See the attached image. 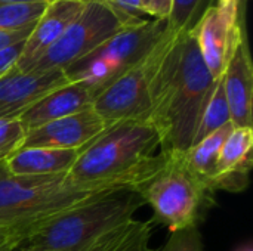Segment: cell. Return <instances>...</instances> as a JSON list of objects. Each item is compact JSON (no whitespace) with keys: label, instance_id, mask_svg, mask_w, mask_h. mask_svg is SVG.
I'll return each instance as SVG.
<instances>
[{"label":"cell","instance_id":"1","mask_svg":"<svg viewBox=\"0 0 253 251\" xmlns=\"http://www.w3.org/2000/svg\"><path fill=\"white\" fill-rule=\"evenodd\" d=\"M150 117L162 138L160 152L182 154L216 86L190 31L168 28L150 53Z\"/></svg>","mask_w":253,"mask_h":251},{"label":"cell","instance_id":"2","mask_svg":"<svg viewBox=\"0 0 253 251\" xmlns=\"http://www.w3.org/2000/svg\"><path fill=\"white\" fill-rule=\"evenodd\" d=\"M160 148L162 138L150 121H119L79 151L67 179L93 191H135L165 164Z\"/></svg>","mask_w":253,"mask_h":251},{"label":"cell","instance_id":"3","mask_svg":"<svg viewBox=\"0 0 253 251\" xmlns=\"http://www.w3.org/2000/svg\"><path fill=\"white\" fill-rule=\"evenodd\" d=\"M142 204L132 189L102 192L37 226L22 246L37 251H84L133 219Z\"/></svg>","mask_w":253,"mask_h":251},{"label":"cell","instance_id":"4","mask_svg":"<svg viewBox=\"0 0 253 251\" xmlns=\"http://www.w3.org/2000/svg\"><path fill=\"white\" fill-rule=\"evenodd\" d=\"M102 192L107 191L73 185L67 175L16 176L0 164V229L30 234L44 222Z\"/></svg>","mask_w":253,"mask_h":251},{"label":"cell","instance_id":"5","mask_svg":"<svg viewBox=\"0 0 253 251\" xmlns=\"http://www.w3.org/2000/svg\"><path fill=\"white\" fill-rule=\"evenodd\" d=\"M135 192L144 204L151 207L154 219L170 232L199 228L213 203V192L185 167L176 154H166L165 164Z\"/></svg>","mask_w":253,"mask_h":251},{"label":"cell","instance_id":"6","mask_svg":"<svg viewBox=\"0 0 253 251\" xmlns=\"http://www.w3.org/2000/svg\"><path fill=\"white\" fill-rule=\"evenodd\" d=\"M168 19H148L125 27L95 50L71 64L64 72L68 81L86 86L93 96L139 64L168 31Z\"/></svg>","mask_w":253,"mask_h":251},{"label":"cell","instance_id":"7","mask_svg":"<svg viewBox=\"0 0 253 251\" xmlns=\"http://www.w3.org/2000/svg\"><path fill=\"white\" fill-rule=\"evenodd\" d=\"M122 28H125L122 22L102 1L90 0L59 40L27 71H65L71 64L95 50Z\"/></svg>","mask_w":253,"mask_h":251},{"label":"cell","instance_id":"8","mask_svg":"<svg viewBox=\"0 0 253 251\" xmlns=\"http://www.w3.org/2000/svg\"><path fill=\"white\" fill-rule=\"evenodd\" d=\"M150 53L93 96L92 108L107 126L129 120L148 121L151 109Z\"/></svg>","mask_w":253,"mask_h":251},{"label":"cell","instance_id":"9","mask_svg":"<svg viewBox=\"0 0 253 251\" xmlns=\"http://www.w3.org/2000/svg\"><path fill=\"white\" fill-rule=\"evenodd\" d=\"M245 30L240 15L211 3L199 21L190 30L196 40L200 56L211 75L218 80L224 75L236 43Z\"/></svg>","mask_w":253,"mask_h":251},{"label":"cell","instance_id":"10","mask_svg":"<svg viewBox=\"0 0 253 251\" xmlns=\"http://www.w3.org/2000/svg\"><path fill=\"white\" fill-rule=\"evenodd\" d=\"M107 123L93 111V108L53 120L25 133L21 149L24 148H55L77 149L84 148L96 138Z\"/></svg>","mask_w":253,"mask_h":251},{"label":"cell","instance_id":"11","mask_svg":"<svg viewBox=\"0 0 253 251\" xmlns=\"http://www.w3.org/2000/svg\"><path fill=\"white\" fill-rule=\"evenodd\" d=\"M67 83L68 78L61 70L25 72L12 67L0 77V120L19 118L36 101Z\"/></svg>","mask_w":253,"mask_h":251},{"label":"cell","instance_id":"12","mask_svg":"<svg viewBox=\"0 0 253 251\" xmlns=\"http://www.w3.org/2000/svg\"><path fill=\"white\" fill-rule=\"evenodd\" d=\"M84 4L80 0H49L27 37L22 53L13 67L19 71H27L59 40L70 24L82 13Z\"/></svg>","mask_w":253,"mask_h":251},{"label":"cell","instance_id":"13","mask_svg":"<svg viewBox=\"0 0 253 251\" xmlns=\"http://www.w3.org/2000/svg\"><path fill=\"white\" fill-rule=\"evenodd\" d=\"M221 78L233 126L253 129V67L245 31L239 37Z\"/></svg>","mask_w":253,"mask_h":251},{"label":"cell","instance_id":"14","mask_svg":"<svg viewBox=\"0 0 253 251\" xmlns=\"http://www.w3.org/2000/svg\"><path fill=\"white\" fill-rule=\"evenodd\" d=\"M252 151L253 129L233 127L218 155L213 192H242L248 188L253 166Z\"/></svg>","mask_w":253,"mask_h":251},{"label":"cell","instance_id":"15","mask_svg":"<svg viewBox=\"0 0 253 251\" xmlns=\"http://www.w3.org/2000/svg\"><path fill=\"white\" fill-rule=\"evenodd\" d=\"M92 101L93 93L86 86L68 81L36 101L19 115L18 120L25 132H28L53 120L87 109L92 107Z\"/></svg>","mask_w":253,"mask_h":251},{"label":"cell","instance_id":"16","mask_svg":"<svg viewBox=\"0 0 253 251\" xmlns=\"http://www.w3.org/2000/svg\"><path fill=\"white\" fill-rule=\"evenodd\" d=\"M77 155V149L24 148L3 164L9 173L16 176H61L68 175Z\"/></svg>","mask_w":253,"mask_h":251},{"label":"cell","instance_id":"17","mask_svg":"<svg viewBox=\"0 0 253 251\" xmlns=\"http://www.w3.org/2000/svg\"><path fill=\"white\" fill-rule=\"evenodd\" d=\"M233 123H228L213 132L212 135L206 136L203 141L197 142L196 145L190 146L185 152L176 154L185 164V167L199 179L202 180L206 188L212 191V182L216 175V164L218 155L224 141L227 139L228 133L233 130ZM215 194V192H213Z\"/></svg>","mask_w":253,"mask_h":251},{"label":"cell","instance_id":"18","mask_svg":"<svg viewBox=\"0 0 253 251\" xmlns=\"http://www.w3.org/2000/svg\"><path fill=\"white\" fill-rule=\"evenodd\" d=\"M231 123V115H230V108L227 104V98L224 93V86H222V78H218L216 86L200 115V121L193 139V145L197 142L203 141L206 136L212 135L222 126ZM191 145V146H193Z\"/></svg>","mask_w":253,"mask_h":251},{"label":"cell","instance_id":"19","mask_svg":"<svg viewBox=\"0 0 253 251\" xmlns=\"http://www.w3.org/2000/svg\"><path fill=\"white\" fill-rule=\"evenodd\" d=\"M205 0H173L172 10L168 18L172 31H190L203 15L200 12Z\"/></svg>","mask_w":253,"mask_h":251},{"label":"cell","instance_id":"20","mask_svg":"<svg viewBox=\"0 0 253 251\" xmlns=\"http://www.w3.org/2000/svg\"><path fill=\"white\" fill-rule=\"evenodd\" d=\"M25 133L18 118L0 120V164L21 149Z\"/></svg>","mask_w":253,"mask_h":251},{"label":"cell","instance_id":"21","mask_svg":"<svg viewBox=\"0 0 253 251\" xmlns=\"http://www.w3.org/2000/svg\"><path fill=\"white\" fill-rule=\"evenodd\" d=\"M102 1L122 22L123 27H133L142 24L151 18L144 15L139 6V0H99Z\"/></svg>","mask_w":253,"mask_h":251},{"label":"cell","instance_id":"22","mask_svg":"<svg viewBox=\"0 0 253 251\" xmlns=\"http://www.w3.org/2000/svg\"><path fill=\"white\" fill-rule=\"evenodd\" d=\"M159 251H205L199 228H187L170 232V237Z\"/></svg>","mask_w":253,"mask_h":251},{"label":"cell","instance_id":"23","mask_svg":"<svg viewBox=\"0 0 253 251\" xmlns=\"http://www.w3.org/2000/svg\"><path fill=\"white\" fill-rule=\"evenodd\" d=\"M173 0H139L141 10L151 19H168Z\"/></svg>","mask_w":253,"mask_h":251},{"label":"cell","instance_id":"24","mask_svg":"<svg viewBox=\"0 0 253 251\" xmlns=\"http://www.w3.org/2000/svg\"><path fill=\"white\" fill-rule=\"evenodd\" d=\"M27 232L19 229H0V251H16L27 240Z\"/></svg>","mask_w":253,"mask_h":251},{"label":"cell","instance_id":"25","mask_svg":"<svg viewBox=\"0 0 253 251\" xmlns=\"http://www.w3.org/2000/svg\"><path fill=\"white\" fill-rule=\"evenodd\" d=\"M34 24L30 25V27L21 28V30H12V31H3V30H0V52L4 50V49H7V47H10V46H15L18 43L25 41L27 37L30 36L33 27H34Z\"/></svg>","mask_w":253,"mask_h":251},{"label":"cell","instance_id":"26","mask_svg":"<svg viewBox=\"0 0 253 251\" xmlns=\"http://www.w3.org/2000/svg\"><path fill=\"white\" fill-rule=\"evenodd\" d=\"M24 43L25 41L18 43L15 46H10V47H7V49H4V50L0 52V77L4 72H7L18 62V59H19V56L22 53Z\"/></svg>","mask_w":253,"mask_h":251},{"label":"cell","instance_id":"27","mask_svg":"<svg viewBox=\"0 0 253 251\" xmlns=\"http://www.w3.org/2000/svg\"><path fill=\"white\" fill-rule=\"evenodd\" d=\"M216 3L227 9V10H233V12H237L240 15V1L239 0H216ZM242 21V19H240Z\"/></svg>","mask_w":253,"mask_h":251},{"label":"cell","instance_id":"28","mask_svg":"<svg viewBox=\"0 0 253 251\" xmlns=\"http://www.w3.org/2000/svg\"><path fill=\"white\" fill-rule=\"evenodd\" d=\"M37 1H49V0H0V3H37Z\"/></svg>","mask_w":253,"mask_h":251},{"label":"cell","instance_id":"29","mask_svg":"<svg viewBox=\"0 0 253 251\" xmlns=\"http://www.w3.org/2000/svg\"><path fill=\"white\" fill-rule=\"evenodd\" d=\"M129 251H154L150 249V243H144V244H139L136 247H133L132 250Z\"/></svg>","mask_w":253,"mask_h":251},{"label":"cell","instance_id":"30","mask_svg":"<svg viewBox=\"0 0 253 251\" xmlns=\"http://www.w3.org/2000/svg\"><path fill=\"white\" fill-rule=\"evenodd\" d=\"M240 1V19H242V22H245L243 19H245V10H246V1L248 0H239Z\"/></svg>","mask_w":253,"mask_h":251},{"label":"cell","instance_id":"31","mask_svg":"<svg viewBox=\"0 0 253 251\" xmlns=\"http://www.w3.org/2000/svg\"><path fill=\"white\" fill-rule=\"evenodd\" d=\"M236 251H253L252 249V244L251 243H248V244H243V246H240L239 249Z\"/></svg>","mask_w":253,"mask_h":251},{"label":"cell","instance_id":"32","mask_svg":"<svg viewBox=\"0 0 253 251\" xmlns=\"http://www.w3.org/2000/svg\"><path fill=\"white\" fill-rule=\"evenodd\" d=\"M16 251H37V250H33V249H28V247H24V246H21L19 249Z\"/></svg>","mask_w":253,"mask_h":251},{"label":"cell","instance_id":"33","mask_svg":"<svg viewBox=\"0 0 253 251\" xmlns=\"http://www.w3.org/2000/svg\"><path fill=\"white\" fill-rule=\"evenodd\" d=\"M80 1H83V3H87V1H90V0H80Z\"/></svg>","mask_w":253,"mask_h":251}]
</instances>
